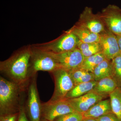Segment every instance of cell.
Segmentation results:
<instances>
[{
	"label": "cell",
	"instance_id": "8",
	"mask_svg": "<svg viewBox=\"0 0 121 121\" xmlns=\"http://www.w3.org/2000/svg\"><path fill=\"white\" fill-rule=\"evenodd\" d=\"M48 52L52 56L60 68L68 71L81 67L84 59L82 52L78 48L58 54Z\"/></svg>",
	"mask_w": 121,
	"mask_h": 121
},
{
	"label": "cell",
	"instance_id": "18",
	"mask_svg": "<svg viewBox=\"0 0 121 121\" xmlns=\"http://www.w3.org/2000/svg\"><path fill=\"white\" fill-rule=\"evenodd\" d=\"M111 60L106 59L95 68L92 73L95 80L98 81L104 78L111 76Z\"/></svg>",
	"mask_w": 121,
	"mask_h": 121
},
{
	"label": "cell",
	"instance_id": "16",
	"mask_svg": "<svg viewBox=\"0 0 121 121\" xmlns=\"http://www.w3.org/2000/svg\"><path fill=\"white\" fill-rule=\"evenodd\" d=\"M97 83L95 80L79 83L75 85L69 91L65 97V99L78 98L91 91Z\"/></svg>",
	"mask_w": 121,
	"mask_h": 121
},
{
	"label": "cell",
	"instance_id": "27",
	"mask_svg": "<svg viewBox=\"0 0 121 121\" xmlns=\"http://www.w3.org/2000/svg\"><path fill=\"white\" fill-rule=\"evenodd\" d=\"M116 36H117L118 43L119 46L120 52L121 54V34L118 35H116Z\"/></svg>",
	"mask_w": 121,
	"mask_h": 121
},
{
	"label": "cell",
	"instance_id": "26",
	"mask_svg": "<svg viewBox=\"0 0 121 121\" xmlns=\"http://www.w3.org/2000/svg\"><path fill=\"white\" fill-rule=\"evenodd\" d=\"M17 121H29L25 111L24 104L22 106L20 110Z\"/></svg>",
	"mask_w": 121,
	"mask_h": 121
},
{
	"label": "cell",
	"instance_id": "25",
	"mask_svg": "<svg viewBox=\"0 0 121 121\" xmlns=\"http://www.w3.org/2000/svg\"><path fill=\"white\" fill-rule=\"evenodd\" d=\"M19 112L0 116V121H17Z\"/></svg>",
	"mask_w": 121,
	"mask_h": 121
},
{
	"label": "cell",
	"instance_id": "13",
	"mask_svg": "<svg viewBox=\"0 0 121 121\" xmlns=\"http://www.w3.org/2000/svg\"><path fill=\"white\" fill-rule=\"evenodd\" d=\"M75 35L79 41L84 43H98L100 35L91 31L78 22L71 28L68 30Z\"/></svg>",
	"mask_w": 121,
	"mask_h": 121
},
{
	"label": "cell",
	"instance_id": "28",
	"mask_svg": "<svg viewBox=\"0 0 121 121\" xmlns=\"http://www.w3.org/2000/svg\"><path fill=\"white\" fill-rule=\"evenodd\" d=\"M82 121H98L95 118H84Z\"/></svg>",
	"mask_w": 121,
	"mask_h": 121
},
{
	"label": "cell",
	"instance_id": "11",
	"mask_svg": "<svg viewBox=\"0 0 121 121\" xmlns=\"http://www.w3.org/2000/svg\"><path fill=\"white\" fill-rule=\"evenodd\" d=\"M78 23L88 29L91 31L100 34L106 30L103 22L98 13H93L91 7H86L80 14Z\"/></svg>",
	"mask_w": 121,
	"mask_h": 121
},
{
	"label": "cell",
	"instance_id": "14",
	"mask_svg": "<svg viewBox=\"0 0 121 121\" xmlns=\"http://www.w3.org/2000/svg\"><path fill=\"white\" fill-rule=\"evenodd\" d=\"M112 112L110 99H109L99 101L82 114L84 118L96 119L104 115Z\"/></svg>",
	"mask_w": 121,
	"mask_h": 121
},
{
	"label": "cell",
	"instance_id": "19",
	"mask_svg": "<svg viewBox=\"0 0 121 121\" xmlns=\"http://www.w3.org/2000/svg\"><path fill=\"white\" fill-rule=\"evenodd\" d=\"M106 59L105 57L102 53L86 57L84 58L80 68L89 72L93 73L95 68Z\"/></svg>",
	"mask_w": 121,
	"mask_h": 121
},
{
	"label": "cell",
	"instance_id": "9",
	"mask_svg": "<svg viewBox=\"0 0 121 121\" xmlns=\"http://www.w3.org/2000/svg\"><path fill=\"white\" fill-rule=\"evenodd\" d=\"M74 111L66 99L42 103V118L49 121H54L58 117Z\"/></svg>",
	"mask_w": 121,
	"mask_h": 121
},
{
	"label": "cell",
	"instance_id": "12",
	"mask_svg": "<svg viewBox=\"0 0 121 121\" xmlns=\"http://www.w3.org/2000/svg\"><path fill=\"white\" fill-rule=\"evenodd\" d=\"M104 97L91 91L79 97L66 99L75 111L83 114Z\"/></svg>",
	"mask_w": 121,
	"mask_h": 121
},
{
	"label": "cell",
	"instance_id": "10",
	"mask_svg": "<svg viewBox=\"0 0 121 121\" xmlns=\"http://www.w3.org/2000/svg\"><path fill=\"white\" fill-rule=\"evenodd\" d=\"M99 35L102 53L106 59L111 60L120 53L117 36L106 28Z\"/></svg>",
	"mask_w": 121,
	"mask_h": 121
},
{
	"label": "cell",
	"instance_id": "6",
	"mask_svg": "<svg viewBox=\"0 0 121 121\" xmlns=\"http://www.w3.org/2000/svg\"><path fill=\"white\" fill-rule=\"evenodd\" d=\"M55 83L54 93L48 101L54 102L65 99L66 95L75 86L69 71L59 68L51 72Z\"/></svg>",
	"mask_w": 121,
	"mask_h": 121
},
{
	"label": "cell",
	"instance_id": "23",
	"mask_svg": "<svg viewBox=\"0 0 121 121\" xmlns=\"http://www.w3.org/2000/svg\"><path fill=\"white\" fill-rule=\"evenodd\" d=\"M83 119L82 113L74 111L58 117L54 121H82Z\"/></svg>",
	"mask_w": 121,
	"mask_h": 121
},
{
	"label": "cell",
	"instance_id": "21",
	"mask_svg": "<svg viewBox=\"0 0 121 121\" xmlns=\"http://www.w3.org/2000/svg\"><path fill=\"white\" fill-rule=\"evenodd\" d=\"M78 48L80 50L84 58L102 53L101 48L99 43H84L79 41Z\"/></svg>",
	"mask_w": 121,
	"mask_h": 121
},
{
	"label": "cell",
	"instance_id": "5",
	"mask_svg": "<svg viewBox=\"0 0 121 121\" xmlns=\"http://www.w3.org/2000/svg\"><path fill=\"white\" fill-rule=\"evenodd\" d=\"M79 41L75 35L67 30L54 40L34 45L44 51L58 54L78 48Z\"/></svg>",
	"mask_w": 121,
	"mask_h": 121
},
{
	"label": "cell",
	"instance_id": "2",
	"mask_svg": "<svg viewBox=\"0 0 121 121\" xmlns=\"http://www.w3.org/2000/svg\"><path fill=\"white\" fill-rule=\"evenodd\" d=\"M27 87L0 76V116L19 112L25 102Z\"/></svg>",
	"mask_w": 121,
	"mask_h": 121
},
{
	"label": "cell",
	"instance_id": "15",
	"mask_svg": "<svg viewBox=\"0 0 121 121\" xmlns=\"http://www.w3.org/2000/svg\"><path fill=\"white\" fill-rule=\"evenodd\" d=\"M118 87L114 79L110 76L97 81L96 85L91 91L104 98L109 96Z\"/></svg>",
	"mask_w": 121,
	"mask_h": 121
},
{
	"label": "cell",
	"instance_id": "3",
	"mask_svg": "<svg viewBox=\"0 0 121 121\" xmlns=\"http://www.w3.org/2000/svg\"><path fill=\"white\" fill-rule=\"evenodd\" d=\"M36 75L31 79L26 90L24 107L29 121H41L42 118V103L37 90Z\"/></svg>",
	"mask_w": 121,
	"mask_h": 121
},
{
	"label": "cell",
	"instance_id": "17",
	"mask_svg": "<svg viewBox=\"0 0 121 121\" xmlns=\"http://www.w3.org/2000/svg\"><path fill=\"white\" fill-rule=\"evenodd\" d=\"M70 76L75 85L95 80L93 74L81 68L69 71Z\"/></svg>",
	"mask_w": 121,
	"mask_h": 121
},
{
	"label": "cell",
	"instance_id": "29",
	"mask_svg": "<svg viewBox=\"0 0 121 121\" xmlns=\"http://www.w3.org/2000/svg\"><path fill=\"white\" fill-rule=\"evenodd\" d=\"M41 121H48V120H47V119H44V118H42V119H41Z\"/></svg>",
	"mask_w": 121,
	"mask_h": 121
},
{
	"label": "cell",
	"instance_id": "24",
	"mask_svg": "<svg viewBox=\"0 0 121 121\" xmlns=\"http://www.w3.org/2000/svg\"><path fill=\"white\" fill-rule=\"evenodd\" d=\"M96 119L98 121H121L112 112L104 115Z\"/></svg>",
	"mask_w": 121,
	"mask_h": 121
},
{
	"label": "cell",
	"instance_id": "4",
	"mask_svg": "<svg viewBox=\"0 0 121 121\" xmlns=\"http://www.w3.org/2000/svg\"><path fill=\"white\" fill-rule=\"evenodd\" d=\"M31 47L30 71L32 76L37 75L38 71H48L51 73L59 68L49 52L35 45L31 46Z\"/></svg>",
	"mask_w": 121,
	"mask_h": 121
},
{
	"label": "cell",
	"instance_id": "22",
	"mask_svg": "<svg viewBox=\"0 0 121 121\" xmlns=\"http://www.w3.org/2000/svg\"><path fill=\"white\" fill-rule=\"evenodd\" d=\"M112 72L111 77L117 82L118 86L121 87V54L111 60Z\"/></svg>",
	"mask_w": 121,
	"mask_h": 121
},
{
	"label": "cell",
	"instance_id": "7",
	"mask_svg": "<svg viewBox=\"0 0 121 121\" xmlns=\"http://www.w3.org/2000/svg\"><path fill=\"white\" fill-rule=\"evenodd\" d=\"M98 13L107 29L116 35H121V8L109 4Z\"/></svg>",
	"mask_w": 121,
	"mask_h": 121
},
{
	"label": "cell",
	"instance_id": "20",
	"mask_svg": "<svg viewBox=\"0 0 121 121\" xmlns=\"http://www.w3.org/2000/svg\"><path fill=\"white\" fill-rule=\"evenodd\" d=\"M109 96L112 112L121 121V87H117Z\"/></svg>",
	"mask_w": 121,
	"mask_h": 121
},
{
	"label": "cell",
	"instance_id": "1",
	"mask_svg": "<svg viewBox=\"0 0 121 121\" xmlns=\"http://www.w3.org/2000/svg\"><path fill=\"white\" fill-rule=\"evenodd\" d=\"M31 47L28 46L15 52L0 62V71L7 79L27 86L33 76L30 71Z\"/></svg>",
	"mask_w": 121,
	"mask_h": 121
}]
</instances>
